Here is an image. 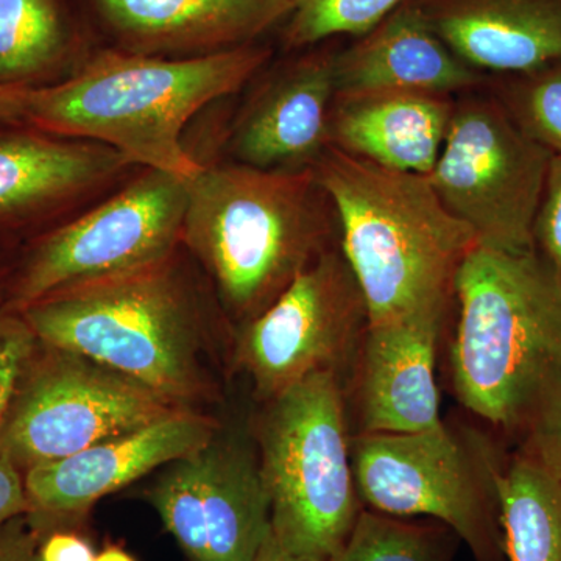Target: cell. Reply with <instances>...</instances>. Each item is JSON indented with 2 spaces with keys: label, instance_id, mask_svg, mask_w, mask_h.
Listing matches in <instances>:
<instances>
[{
  "label": "cell",
  "instance_id": "obj_1",
  "mask_svg": "<svg viewBox=\"0 0 561 561\" xmlns=\"http://www.w3.org/2000/svg\"><path fill=\"white\" fill-rule=\"evenodd\" d=\"M454 298V398L512 456L561 479V280L535 251L476 247Z\"/></svg>",
  "mask_w": 561,
  "mask_h": 561
},
{
  "label": "cell",
  "instance_id": "obj_2",
  "mask_svg": "<svg viewBox=\"0 0 561 561\" xmlns=\"http://www.w3.org/2000/svg\"><path fill=\"white\" fill-rule=\"evenodd\" d=\"M268 50L245 46L168 58L105 50L69 79L32 88L27 122L60 138L92 140L133 165L192 180L202 172L184 128L209 103L249 83Z\"/></svg>",
  "mask_w": 561,
  "mask_h": 561
},
{
  "label": "cell",
  "instance_id": "obj_3",
  "mask_svg": "<svg viewBox=\"0 0 561 561\" xmlns=\"http://www.w3.org/2000/svg\"><path fill=\"white\" fill-rule=\"evenodd\" d=\"M18 313L43 345L90 357L179 409L202 411L219 393L210 316L176 256Z\"/></svg>",
  "mask_w": 561,
  "mask_h": 561
},
{
  "label": "cell",
  "instance_id": "obj_4",
  "mask_svg": "<svg viewBox=\"0 0 561 561\" xmlns=\"http://www.w3.org/2000/svg\"><path fill=\"white\" fill-rule=\"evenodd\" d=\"M339 221V249L359 284L368 323L448 311L474 234L427 175L390 171L330 147L312 168Z\"/></svg>",
  "mask_w": 561,
  "mask_h": 561
},
{
  "label": "cell",
  "instance_id": "obj_5",
  "mask_svg": "<svg viewBox=\"0 0 561 561\" xmlns=\"http://www.w3.org/2000/svg\"><path fill=\"white\" fill-rule=\"evenodd\" d=\"M311 171L203 165L187 183L183 245L206 272L232 332L261 316L330 247Z\"/></svg>",
  "mask_w": 561,
  "mask_h": 561
},
{
  "label": "cell",
  "instance_id": "obj_6",
  "mask_svg": "<svg viewBox=\"0 0 561 561\" xmlns=\"http://www.w3.org/2000/svg\"><path fill=\"white\" fill-rule=\"evenodd\" d=\"M261 405L251 426L272 534L302 560L330 561L364 511L342 379L316 373Z\"/></svg>",
  "mask_w": 561,
  "mask_h": 561
},
{
  "label": "cell",
  "instance_id": "obj_7",
  "mask_svg": "<svg viewBox=\"0 0 561 561\" xmlns=\"http://www.w3.org/2000/svg\"><path fill=\"white\" fill-rule=\"evenodd\" d=\"M512 454L478 421L415 434H357L351 460L364 508L445 524L474 561H507L501 482Z\"/></svg>",
  "mask_w": 561,
  "mask_h": 561
},
{
  "label": "cell",
  "instance_id": "obj_8",
  "mask_svg": "<svg viewBox=\"0 0 561 561\" xmlns=\"http://www.w3.org/2000/svg\"><path fill=\"white\" fill-rule=\"evenodd\" d=\"M552 153L500 101L454 103L451 124L427 179L478 247L534 253V224Z\"/></svg>",
  "mask_w": 561,
  "mask_h": 561
},
{
  "label": "cell",
  "instance_id": "obj_9",
  "mask_svg": "<svg viewBox=\"0 0 561 561\" xmlns=\"http://www.w3.org/2000/svg\"><path fill=\"white\" fill-rule=\"evenodd\" d=\"M176 411L186 409L90 357L41 343L0 423V457L24 474Z\"/></svg>",
  "mask_w": 561,
  "mask_h": 561
},
{
  "label": "cell",
  "instance_id": "obj_10",
  "mask_svg": "<svg viewBox=\"0 0 561 561\" xmlns=\"http://www.w3.org/2000/svg\"><path fill=\"white\" fill-rule=\"evenodd\" d=\"M190 180L144 169L105 202L47 234L14 284L13 312L33 302L176 256Z\"/></svg>",
  "mask_w": 561,
  "mask_h": 561
},
{
  "label": "cell",
  "instance_id": "obj_11",
  "mask_svg": "<svg viewBox=\"0 0 561 561\" xmlns=\"http://www.w3.org/2000/svg\"><path fill=\"white\" fill-rule=\"evenodd\" d=\"M367 328L359 284L341 249H330L232 332V364L261 404L316 373H334L345 383Z\"/></svg>",
  "mask_w": 561,
  "mask_h": 561
},
{
  "label": "cell",
  "instance_id": "obj_12",
  "mask_svg": "<svg viewBox=\"0 0 561 561\" xmlns=\"http://www.w3.org/2000/svg\"><path fill=\"white\" fill-rule=\"evenodd\" d=\"M221 421L203 411H176L122 437L24 472L28 523L43 540L84 523L95 502L173 460L205 448Z\"/></svg>",
  "mask_w": 561,
  "mask_h": 561
},
{
  "label": "cell",
  "instance_id": "obj_13",
  "mask_svg": "<svg viewBox=\"0 0 561 561\" xmlns=\"http://www.w3.org/2000/svg\"><path fill=\"white\" fill-rule=\"evenodd\" d=\"M446 311L368 323L343 383L351 431L415 434L443 423L437 381Z\"/></svg>",
  "mask_w": 561,
  "mask_h": 561
},
{
  "label": "cell",
  "instance_id": "obj_14",
  "mask_svg": "<svg viewBox=\"0 0 561 561\" xmlns=\"http://www.w3.org/2000/svg\"><path fill=\"white\" fill-rule=\"evenodd\" d=\"M334 57L308 55L279 69L232 125L236 160L262 171H311L330 149Z\"/></svg>",
  "mask_w": 561,
  "mask_h": 561
},
{
  "label": "cell",
  "instance_id": "obj_15",
  "mask_svg": "<svg viewBox=\"0 0 561 561\" xmlns=\"http://www.w3.org/2000/svg\"><path fill=\"white\" fill-rule=\"evenodd\" d=\"M122 50L186 58L245 46L290 0H92Z\"/></svg>",
  "mask_w": 561,
  "mask_h": 561
},
{
  "label": "cell",
  "instance_id": "obj_16",
  "mask_svg": "<svg viewBox=\"0 0 561 561\" xmlns=\"http://www.w3.org/2000/svg\"><path fill=\"white\" fill-rule=\"evenodd\" d=\"M364 36L334 57L335 98L394 91L451 95L479 81L416 7L401 5Z\"/></svg>",
  "mask_w": 561,
  "mask_h": 561
},
{
  "label": "cell",
  "instance_id": "obj_17",
  "mask_svg": "<svg viewBox=\"0 0 561 561\" xmlns=\"http://www.w3.org/2000/svg\"><path fill=\"white\" fill-rule=\"evenodd\" d=\"M131 162L103 144L49 133L0 135V221L72 205L114 183Z\"/></svg>",
  "mask_w": 561,
  "mask_h": 561
},
{
  "label": "cell",
  "instance_id": "obj_18",
  "mask_svg": "<svg viewBox=\"0 0 561 561\" xmlns=\"http://www.w3.org/2000/svg\"><path fill=\"white\" fill-rule=\"evenodd\" d=\"M451 95L378 92L335 98L330 147L390 171L430 175L451 124Z\"/></svg>",
  "mask_w": 561,
  "mask_h": 561
},
{
  "label": "cell",
  "instance_id": "obj_19",
  "mask_svg": "<svg viewBox=\"0 0 561 561\" xmlns=\"http://www.w3.org/2000/svg\"><path fill=\"white\" fill-rule=\"evenodd\" d=\"M424 13L474 70L518 76L561 61V0H443Z\"/></svg>",
  "mask_w": 561,
  "mask_h": 561
},
{
  "label": "cell",
  "instance_id": "obj_20",
  "mask_svg": "<svg viewBox=\"0 0 561 561\" xmlns=\"http://www.w3.org/2000/svg\"><path fill=\"white\" fill-rule=\"evenodd\" d=\"M202 454L209 561H254L271 530V502L253 426L221 423Z\"/></svg>",
  "mask_w": 561,
  "mask_h": 561
},
{
  "label": "cell",
  "instance_id": "obj_21",
  "mask_svg": "<svg viewBox=\"0 0 561 561\" xmlns=\"http://www.w3.org/2000/svg\"><path fill=\"white\" fill-rule=\"evenodd\" d=\"M77 41L58 0H0V84L31 87L68 65Z\"/></svg>",
  "mask_w": 561,
  "mask_h": 561
},
{
  "label": "cell",
  "instance_id": "obj_22",
  "mask_svg": "<svg viewBox=\"0 0 561 561\" xmlns=\"http://www.w3.org/2000/svg\"><path fill=\"white\" fill-rule=\"evenodd\" d=\"M501 504L507 561H561V479L512 456Z\"/></svg>",
  "mask_w": 561,
  "mask_h": 561
},
{
  "label": "cell",
  "instance_id": "obj_23",
  "mask_svg": "<svg viewBox=\"0 0 561 561\" xmlns=\"http://www.w3.org/2000/svg\"><path fill=\"white\" fill-rule=\"evenodd\" d=\"M459 537L434 519L362 511L348 540L330 561H453Z\"/></svg>",
  "mask_w": 561,
  "mask_h": 561
},
{
  "label": "cell",
  "instance_id": "obj_24",
  "mask_svg": "<svg viewBox=\"0 0 561 561\" xmlns=\"http://www.w3.org/2000/svg\"><path fill=\"white\" fill-rule=\"evenodd\" d=\"M202 451L165 465L146 491V500L190 561H209Z\"/></svg>",
  "mask_w": 561,
  "mask_h": 561
},
{
  "label": "cell",
  "instance_id": "obj_25",
  "mask_svg": "<svg viewBox=\"0 0 561 561\" xmlns=\"http://www.w3.org/2000/svg\"><path fill=\"white\" fill-rule=\"evenodd\" d=\"M405 0H290L287 41L302 47L335 35H367Z\"/></svg>",
  "mask_w": 561,
  "mask_h": 561
},
{
  "label": "cell",
  "instance_id": "obj_26",
  "mask_svg": "<svg viewBox=\"0 0 561 561\" xmlns=\"http://www.w3.org/2000/svg\"><path fill=\"white\" fill-rule=\"evenodd\" d=\"M501 102L531 139L561 154V61L515 76Z\"/></svg>",
  "mask_w": 561,
  "mask_h": 561
},
{
  "label": "cell",
  "instance_id": "obj_27",
  "mask_svg": "<svg viewBox=\"0 0 561 561\" xmlns=\"http://www.w3.org/2000/svg\"><path fill=\"white\" fill-rule=\"evenodd\" d=\"M39 345L21 313H0V423Z\"/></svg>",
  "mask_w": 561,
  "mask_h": 561
},
{
  "label": "cell",
  "instance_id": "obj_28",
  "mask_svg": "<svg viewBox=\"0 0 561 561\" xmlns=\"http://www.w3.org/2000/svg\"><path fill=\"white\" fill-rule=\"evenodd\" d=\"M534 250L561 280V154H552L534 224Z\"/></svg>",
  "mask_w": 561,
  "mask_h": 561
},
{
  "label": "cell",
  "instance_id": "obj_29",
  "mask_svg": "<svg viewBox=\"0 0 561 561\" xmlns=\"http://www.w3.org/2000/svg\"><path fill=\"white\" fill-rule=\"evenodd\" d=\"M39 545L27 516H18L0 529V561H38Z\"/></svg>",
  "mask_w": 561,
  "mask_h": 561
},
{
  "label": "cell",
  "instance_id": "obj_30",
  "mask_svg": "<svg viewBox=\"0 0 561 561\" xmlns=\"http://www.w3.org/2000/svg\"><path fill=\"white\" fill-rule=\"evenodd\" d=\"M91 542L73 530H55L41 540L38 561H94Z\"/></svg>",
  "mask_w": 561,
  "mask_h": 561
},
{
  "label": "cell",
  "instance_id": "obj_31",
  "mask_svg": "<svg viewBox=\"0 0 561 561\" xmlns=\"http://www.w3.org/2000/svg\"><path fill=\"white\" fill-rule=\"evenodd\" d=\"M27 513L24 474L11 461L0 457V529L11 519Z\"/></svg>",
  "mask_w": 561,
  "mask_h": 561
},
{
  "label": "cell",
  "instance_id": "obj_32",
  "mask_svg": "<svg viewBox=\"0 0 561 561\" xmlns=\"http://www.w3.org/2000/svg\"><path fill=\"white\" fill-rule=\"evenodd\" d=\"M32 88L0 84V122H27Z\"/></svg>",
  "mask_w": 561,
  "mask_h": 561
},
{
  "label": "cell",
  "instance_id": "obj_33",
  "mask_svg": "<svg viewBox=\"0 0 561 561\" xmlns=\"http://www.w3.org/2000/svg\"><path fill=\"white\" fill-rule=\"evenodd\" d=\"M254 561H306L300 557L294 556V553L287 551L278 540L272 530H268L267 537L257 551L256 559Z\"/></svg>",
  "mask_w": 561,
  "mask_h": 561
},
{
  "label": "cell",
  "instance_id": "obj_34",
  "mask_svg": "<svg viewBox=\"0 0 561 561\" xmlns=\"http://www.w3.org/2000/svg\"><path fill=\"white\" fill-rule=\"evenodd\" d=\"M94 561H136L125 549L119 546L110 545L95 556Z\"/></svg>",
  "mask_w": 561,
  "mask_h": 561
}]
</instances>
